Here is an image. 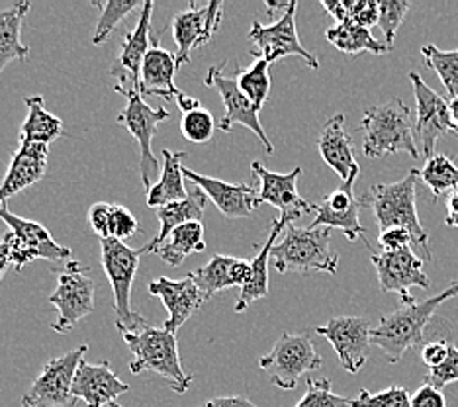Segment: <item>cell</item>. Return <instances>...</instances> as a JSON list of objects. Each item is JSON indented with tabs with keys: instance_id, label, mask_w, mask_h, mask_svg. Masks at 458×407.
<instances>
[{
	"instance_id": "6da1fadb",
	"label": "cell",
	"mask_w": 458,
	"mask_h": 407,
	"mask_svg": "<svg viewBox=\"0 0 458 407\" xmlns=\"http://www.w3.org/2000/svg\"><path fill=\"white\" fill-rule=\"evenodd\" d=\"M458 296V282L451 284L441 294L427 298L423 301H415L411 306H403L388 316L380 318L378 326L372 327L370 341L374 347H378L388 362H400L402 357L410 349L423 347L425 344V329L433 319L435 311L445 301Z\"/></svg>"
},
{
	"instance_id": "f35d334b",
	"label": "cell",
	"mask_w": 458,
	"mask_h": 407,
	"mask_svg": "<svg viewBox=\"0 0 458 407\" xmlns=\"http://www.w3.org/2000/svg\"><path fill=\"white\" fill-rule=\"evenodd\" d=\"M216 131V120L210 114V110L198 108L192 112L182 114L181 118V133L184 140L192 143H206L214 138Z\"/></svg>"
},
{
	"instance_id": "d6a6232c",
	"label": "cell",
	"mask_w": 458,
	"mask_h": 407,
	"mask_svg": "<svg viewBox=\"0 0 458 407\" xmlns=\"http://www.w3.org/2000/svg\"><path fill=\"white\" fill-rule=\"evenodd\" d=\"M326 39L333 47H337L347 55H359L362 51H369V54H374V55H384L390 51L386 44H382V41H378L370 34L369 28H362L352 22L331 26L326 31Z\"/></svg>"
},
{
	"instance_id": "d4e9b609",
	"label": "cell",
	"mask_w": 458,
	"mask_h": 407,
	"mask_svg": "<svg viewBox=\"0 0 458 407\" xmlns=\"http://www.w3.org/2000/svg\"><path fill=\"white\" fill-rule=\"evenodd\" d=\"M318 149L321 159L339 174L341 182L359 179L360 166L355 161V151H352V141L345 131V116L343 114H335L324 123L318 138Z\"/></svg>"
},
{
	"instance_id": "e575fe53",
	"label": "cell",
	"mask_w": 458,
	"mask_h": 407,
	"mask_svg": "<svg viewBox=\"0 0 458 407\" xmlns=\"http://www.w3.org/2000/svg\"><path fill=\"white\" fill-rule=\"evenodd\" d=\"M420 176L427 188L433 192L435 200H439L445 194H453L458 191V166L453 163L449 155L435 153L431 159H427Z\"/></svg>"
},
{
	"instance_id": "8992f818",
	"label": "cell",
	"mask_w": 458,
	"mask_h": 407,
	"mask_svg": "<svg viewBox=\"0 0 458 407\" xmlns=\"http://www.w3.org/2000/svg\"><path fill=\"white\" fill-rule=\"evenodd\" d=\"M100 249L104 273L114 292V311L118 316L116 327L120 331H140L148 326V321L131 309V286L138 273L141 250L131 249L118 239H100Z\"/></svg>"
},
{
	"instance_id": "4fadbf2b",
	"label": "cell",
	"mask_w": 458,
	"mask_h": 407,
	"mask_svg": "<svg viewBox=\"0 0 458 407\" xmlns=\"http://www.w3.org/2000/svg\"><path fill=\"white\" fill-rule=\"evenodd\" d=\"M225 63L227 61H222L220 65H214L208 69V75L204 79L206 87H212L217 90V94H220L224 108H225L224 118L220 120V125H217V128L229 133L233 130V125H243V128L251 130L257 135L259 141L265 145L267 153H273L275 148H273V143H270L268 135L263 130L261 120H259V110L253 106L251 100H249L245 94L239 90L235 77L224 75Z\"/></svg>"
},
{
	"instance_id": "52a82bcc",
	"label": "cell",
	"mask_w": 458,
	"mask_h": 407,
	"mask_svg": "<svg viewBox=\"0 0 458 407\" xmlns=\"http://www.w3.org/2000/svg\"><path fill=\"white\" fill-rule=\"evenodd\" d=\"M114 90L120 92L122 97H126L128 100L126 108L120 112L118 123L123 125V128L133 135V140L140 145V157H141L140 176H141L143 186L149 191V188L155 184L153 182L155 176L161 174L163 171L159 159L153 155V149H151L153 138L155 133H157L159 123L171 118V112L165 108L149 106V104L143 100V94L133 87L116 85Z\"/></svg>"
},
{
	"instance_id": "cb8c5ba5",
	"label": "cell",
	"mask_w": 458,
	"mask_h": 407,
	"mask_svg": "<svg viewBox=\"0 0 458 407\" xmlns=\"http://www.w3.org/2000/svg\"><path fill=\"white\" fill-rule=\"evenodd\" d=\"M47 157V145H18L16 153L10 159L6 174L0 181V208L6 206L8 198L44 179Z\"/></svg>"
},
{
	"instance_id": "f1b7e54d",
	"label": "cell",
	"mask_w": 458,
	"mask_h": 407,
	"mask_svg": "<svg viewBox=\"0 0 458 407\" xmlns=\"http://www.w3.org/2000/svg\"><path fill=\"white\" fill-rule=\"evenodd\" d=\"M288 225L283 219H275L273 225H270V233L267 243L259 249L257 257L251 260V268H249V280L247 284L242 288V294L235 304V311L242 313L257 300H263L268 296V267H270V253H273L275 245L278 243V237L284 233Z\"/></svg>"
},
{
	"instance_id": "60d3db41",
	"label": "cell",
	"mask_w": 458,
	"mask_h": 407,
	"mask_svg": "<svg viewBox=\"0 0 458 407\" xmlns=\"http://www.w3.org/2000/svg\"><path fill=\"white\" fill-rule=\"evenodd\" d=\"M352 407H411V395L403 386H390L386 390L372 394L360 390L355 400H351Z\"/></svg>"
},
{
	"instance_id": "db71d44e",
	"label": "cell",
	"mask_w": 458,
	"mask_h": 407,
	"mask_svg": "<svg viewBox=\"0 0 458 407\" xmlns=\"http://www.w3.org/2000/svg\"><path fill=\"white\" fill-rule=\"evenodd\" d=\"M174 100H176V104H179V108H181V112H182V114H186V112H192V110H198V108H202L200 100H198L196 97H191V94H184V92H181L179 97H176Z\"/></svg>"
},
{
	"instance_id": "9a60e30c",
	"label": "cell",
	"mask_w": 458,
	"mask_h": 407,
	"mask_svg": "<svg viewBox=\"0 0 458 407\" xmlns=\"http://www.w3.org/2000/svg\"><path fill=\"white\" fill-rule=\"evenodd\" d=\"M370 260L378 275V284L382 292H395L403 306L415 304L410 294L413 286L429 290L431 278L423 273V260L413 253L411 247L398 250V253H372Z\"/></svg>"
},
{
	"instance_id": "f546056e",
	"label": "cell",
	"mask_w": 458,
	"mask_h": 407,
	"mask_svg": "<svg viewBox=\"0 0 458 407\" xmlns=\"http://www.w3.org/2000/svg\"><path fill=\"white\" fill-rule=\"evenodd\" d=\"M30 8L32 4L28 0H20L13 6L0 8V72L4 71L8 63L26 61L30 55V47L20 39V31H22Z\"/></svg>"
},
{
	"instance_id": "4dcf8cb0",
	"label": "cell",
	"mask_w": 458,
	"mask_h": 407,
	"mask_svg": "<svg viewBox=\"0 0 458 407\" xmlns=\"http://www.w3.org/2000/svg\"><path fill=\"white\" fill-rule=\"evenodd\" d=\"M24 102L28 106V116L22 128H20L18 145H47L49 148V143L55 141L64 133V122L46 110L41 94L26 97Z\"/></svg>"
},
{
	"instance_id": "f5cc1de1",
	"label": "cell",
	"mask_w": 458,
	"mask_h": 407,
	"mask_svg": "<svg viewBox=\"0 0 458 407\" xmlns=\"http://www.w3.org/2000/svg\"><path fill=\"white\" fill-rule=\"evenodd\" d=\"M445 224L449 227H456L458 229V191L453 192L446 200V219Z\"/></svg>"
},
{
	"instance_id": "b9f144b4",
	"label": "cell",
	"mask_w": 458,
	"mask_h": 407,
	"mask_svg": "<svg viewBox=\"0 0 458 407\" xmlns=\"http://www.w3.org/2000/svg\"><path fill=\"white\" fill-rule=\"evenodd\" d=\"M294 407H352V405H351V400L333 394L331 380L308 378L304 398H301Z\"/></svg>"
},
{
	"instance_id": "ffe728a7",
	"label": "cell",
	"mask_w": 458,
	"mask_h": 407,
	"mask_svg": "<svg viewBox=\"0 0 458 407\" xmlns=\"http://www.w3.org/2000/svg\"><path fill=\"white\" fill-rule=\"evenodd\" d=\"M355 182L357 179L341 182L339 188L316 204V219L310 224V227L341 229L349 242H357L359 237L367 235V229L359 222L362 204L355 196V191H352Z\"/></svg>"
},
{
	"instance_id": "d6986e66",
	"label": "cell",
	"mask_w": 458,
	"mask_h": 407,
	"mask_svg": "<svg viewBox=\"0 0 458 407\" xmlns=\"http://www.w3.org/2000/svg\"><path fill=\"white\" fill-rule=\"evenodd\" d=\"M184 179L191 181L196 188L210 198L214 206L229 219H239L251 216L259 206H261V196H259V188L251 184H232L220 179H212V176H204L200 173H194L192 169L182 166Z\"/></svg>"
},
{
	"instance_id": "484cf974",
	"label": "cell",
	"mask_w": 458,
	"mask_h": 407,
	"mask_svg": "<svg viewBox=\"0 0 458 407\" xmlns=\"http://www.w3.org/2000/svg\"><path fill=\"white\" fill-rule=\"evenodd\" d=\"M249 268H251V260L247 259L214 255L204 267L191 273V276L206 301L227 288H243L249 280Z\"/></svg>"
},
{
	"instance_id": "603a6c76",
	"label": "cell",
	"mask_w": 458,
	"mask_h": 407,
	"mask_svg": "<svg viewBox=\"0 0 458 407\" xmlns=\"http://www.w3.org/2000/svg\"><path fill=\"white\" fill-rule=\"evenodd\" d=\"M130 386L118 378L110 362L89 364L82 360L72 382V398L82 400L89 407H106L116 403V398L126 394Z\"/></svg>"
},
{
	"instance_id": "ab89813d",
	"label": "cell",
	"mask_w": 458,
	"mask_h": 407,
	"mask_svg": "<svg viewBox=\"0 0 458 407\" xmlns=\"http://www.w3.org/2000/svg\"><path fill=\"white\" fill-rule=\"evenodd\" d=\"M410 8H411V3H408V0H382V3H378V10H380L378 26L384 34V44H386L390 49L394 46L395 34H398L405 14L410 13Z\"/></svg>"
},
{
	"instance_id": "d590c367",
	"label": "cell",
	"mask_w": 458,
	"mask_h": 407,
	"mask_svg": "<svg viewBox=\"0 0 458 407\" xmlns=\"http://www.w3.org/2000/svg\"><path fill=\"white\" fill-rule=\"evenodd\" d=\"M268 69H270V63H267L265 59H255L251 67L247 69L237 67V72H235V82L239 90L251 100V104L259 112H261V108L265 106V102L268 100V94H270Z\"/></svg>"
},
{
	"instance_id": "7bdbcfd3",
	"label": "cell",
	"mask_w": 458,
	"mask_h": 407,
	"mask_svg": "<svg viewBox=\"0 0 458 407\" xmlns=\"http://www.w3.org/2000/svg\"><path fill=\"white\" fill-rule=\"evenodd\" d=\"M453 382H458V349L454 344L449 347V357L445 359L441 367L429 369V372L425 376V384H431L437 390H443L445 386H449Z\"/></svg>"
},
{
	"instance_id": "3957f363",
	"label": "cell",
	"mask_w": 458,
	"mask_h": 407,
	"mask_svg": "<svg viewBox=\"0 0 458 407\" xmlns=\"http://www.w3.org/2000/svg\"><path fill=\"white\" fill-rule=\"evenodd\" d=\"M413 128L411 110L402 98L395 97L378 106H370L360 122L362 153L370 159L395 153H408L411 159H420Z\"/></svg>"
},
{
	"instance_id": "7c38bea8",
	"label": "cell",
	"mask_w": 458,
	"mask_h": 407,
	"mask_svg": "<svg viewBox=\"0 0 458 407\" xmlns=\"http://www.w3.org/2000/svg\"><path fill=\"white\" fill-rule=\"evenodd\" d=\"M296 10L298 3L296 0H290L288 8L276 22L265 26L259 22V20H253L251 30H249V39H251L257 47L251 51V55L255 59H265L273 65L278 59L294 55L304 59L310 69H319L318 57L311 55L300 41L296 30Z\"/></svg>"
},
{
	"instance_id": "f6af8a7d",
	"label": "cell",
	"mask_w": 458,
	"mask_h": 407,
	"mask_svg": "<svg viewBox=\"0 0 458 407\" xmlns=\"http://www.w3.org/2000/svg\"><path fill=\"white\" fill-rule=\"evenodd\" d=\"M378 3H374V0H352L349 3V22L352 24L370 30L374 24H378Z\"/></svg>"
},
{
	"instance_id": "9f6ffc18",
	"label": "cell",
	"mask_w": 458,
	"mask_h": 407,
	"mask_svg": "<svg viewBox=\"0 0 458 407\" xmlns=\"http://www.w3.org/2000/svg\"><path fill=\"white\" fill-rule=\"evenodd\" d=\"M451 108V120H453V133L458 135V97L449 102Z\"/></svg>"
},
{
	"instance_id": "6f0895ef",
	"label": "cell",
	"mask_w": 458,
	"mask_h": 407,
	"mask_svg": "<svg viewBox=\"0 0 458 407\" xmlns=\"http://www.w3.org/2000/svg\"><path fill=\"white\" fill-rule=\"evenodd\" d=\"M110 407H122V405H118V403H112Z\"/></svg>"
},
{
	"instance_id": "c3c4849f",
	"label": "cell",
	"mask_w": 458,
	"mask_h": 407,
	"mask_svg": "<svg viewBox=\"0 0 458 407\" xmlns=\"http://www.w3.org/2000/svg\"><path fill=\"white\" fill-rule=\"evenodd\" d=\"M411 407H446V398L441 390L423 382V386L411 394Z\"/></svg>"
},
{
	"instance_id": "74e56055",
	"label": "cell",
	"mask_w": 458,
	"mask_h": 407,
	"mask_svg": "<svg viewBox=\"0 0 458 407\" xmlns=\"http://www.w3.org/2000/svg\"><path fill=\"white\" fill-rule=\"evenodd\" d=\"M421 55L425 65L437 72V77L443 82L445 90L449 92L451 100L458 97V49L441 51L437 46L429 44L421 47Z\"/></svg>"
},
{
	"instance_id": "1f68e13d",
	"label": "cell",
	"mask_w": 458,
	"mask_h": 407,
	"mask_svg": "<svg viewBox=\"0 0 458 407\" xmlns=\"http://www.w3.org/2000/svg\"><path fill=\"white\" fill-rule=\"evenodd\" d=\"M163 171L159 182H155L148 191V206L149 208H163L171 202L184 200L189 196V191L184 186V173H182V157L184 151H169L163 149Z\"/></svg>"
},
{
	"instance_id": "816d5d0a",
	"label": "cell",
	"mask_w": 458,
	"mask_h": 407,
	"mask_svg": "<svg viewBox=\"0 0 458 407\" xmlns=\"http://www.w3.org/2000/svg\"><path fill=\"white\" fill-rule=\"evenodd\" d=\"M321 6L327 10L329 16L337 20V24L349 22V3H343V0H333V3L331 0H324Z\"/></svg>"
},
{
	"instance_id": "8fae6325",
	"label": "cell",
	"mask_w": 458,
	"mask_h": 407,
	"mask_svg": "<svg viewBox=\"0 0 458 407\" xmlns=\"http://www.w3.org/2000/svg\"><path fill=\"white\" fill-rule=\"evenodd\" d=\"M0 219L10 227V232L4 233V242L10 245L13 267L18 273L36 259L57 263L61 259L71 257V249L55 243L47 227L32 222V219H24L13 214L8 210V206L0 208Z\"/></svg>"
},
{
	"instance_id": "2e32d148",
	"label": "cell",
	"mask_w": 458,
	"mask_h": 407,
	"mask_svg": "<svg viewBox=\"0 0 458 407\" xmlns=\"http://www.w3.org/2000/svg\"><path fill=\"white\" fill-rule=\"evenodd\" d=\"M253 176L259 181V196L263 204H270L280 210V219L286 225H293L296 219L310 212H316V204H310L298 192V181L301 176V166H296L294 171L280 174L267 169L259 161L251 163Z\"/></svg>"
},
{
	"instance_id": "836d02e7",
	"label": "cell",
	"mask_w": 458,
	"mask_h": 407,
	"mask_svg": "<svg viewBox=\"0 0 458 407\" xmlns=\"http://www.w3.org/2000/svg\"><path fill=\"white\" fill-rule=\"evenodd\" d=\"M206 249L204 239V224L202 222H189L174 229L169 239L155 250L166 265L181 267L182 260L192 253H202Z\"/></svg>"
},
{
	"instance_id": "277c9868",
	"label": "cell",
	"mask_w": 458,
	"mask_h": 407,
	"mask_svg": "<svg viewBox=\"0 0 458 407\" xmlns=\"http://www.w3.org/2000/svg\"><path fill=\"white\" fill-rule=\"evenodd\" d=\"M331 232L329 227H296L288 225L283 233V239L275 245L270 253V267L276 273H337L339 255L331 249Z\"/></svg>"
},
{
	"instance_id": "8d00e7d4",
	"label": "cell",
	"mask_w": 458,
	"mask_h": 407,
	"mask_svg": "<svg viewBox=\"0 0 458 407\" xmlns=\"http://www.w3.org/2000/svg\"><path fill=\"white\" fill-rule=\"evenodd\" d=\"M97 8H100V16L95 31H92V44L100 46L104 41H108V38L114 34V30L120 26V22L126 18L133 10H141V3L138 0H106V3H98L95 0Z\"/></svg>"
},
{
	"instance_id": "44dd1931",
	"label": "cell",
	"mask_w": 458,
	"mask_h": 407,
	"mask_svg": "<svg viewBox=\"0 0 458 407\" xmlns=\"http://www.w3.org/2000/svg\"><path fill=\"white\" fill-rule=\"evenodd\" d=\"M155 4L151 0L143 3L140 10V20L130 31H126L122 38L120 54L114 59L110 67V77L120 79V85L126 87V82L131 81L133 89L140 90V72L145 55L149 54L153 46L151 41V16H153Z\"/></svg>"
},
{
	"instance_id": "5b68a950",
	"label": "cell",
	"mask_w": 458,
	"mask_h": 407,
	"mask_svg": "<svg viewBox=\"0 0 458 407\" xmlns=\"http://www.w3.org/2000/svg\"><path fill=\"white\" fill-rule=\"evenodd\" d=\"M133 354L130 372H155L171 384L176 394L191 390L194 376L184 372L174 333L165 327L145 326L140 331H120Z\"/></svg>"
},
{
	"instance_id": "bcb514c9",
	"label": "cell",
	"mask_w": 458,
	"mask_h": 407,
	"mask_svg": "<svg viewBox=\"0 0 458 407\" xmlns=\"http://www.w3.org/2000/svg\"><path fill=\"white\" fill-rule=\"evenodd\" d=\"M413 243V235L403 227L384 229L378 235V245L384 253H398V250L410 249Z\"/></svg>"
},
{
	"instance_id": "9c48e42d",
	"label": "cell",
	"mask_w": 458,
	"mask_h": 407,
	"mask_svg": "<svg viewBox=\"0 0 458 407\" xmlns=\"http://www.w3.org/2000/svg\"><path fill=\"white\" fill-rule=\"evenodd\" d=\"M57 273V288L49 296V304L57 308V319L51 323L55 333H69L77 323L95 311V282L89 278V267L71 260Z\"/></svg>"
},
{
	"instance_id": "4316f807",
	"label": "cell",
	"mask_w": 458,
	"mask_h": 407,
	"mask_svg": "<svg viewBox=\"0 0 458 407\" xmlns=\"http://www.w3.org/2000/svg\"><path fill=\"white\" fill-rule=\"evenodd\" d=\"M179 71L176 54H171L153 41L149 54L145 55L140 72V92L143 97L176 98L181 90L174 85V75Z\"/></svg>"
},
{
	"instance_id": "681fc988",
	"label": "cell",
	"mask_w": 458,
	"mask_h": 407,
	"mask_svg": "<svg viewBox=\"0 0 458 407\" xmlns=\"http://www.w3.org/2000/svg\"><path fill=\"white\" fill-rule=\"evenodd\" d=\"M449 347H451V344L446 341L425 343L423 349H421V359L425 362V367H429V369L441 367L445 359L449 357Z\"/></svg>"
},
{
	"instance_id": "ac0fdd59",
	"label": "cell",
	"mask_w": 458,
	"mask_h": 407,
	"mask_svg": "<svg viewBox=\"0 0 458 407\" xmlns=\"http://www.w3.org/2000/svg\"><path fill=\"white\" fill-rule=\"evenodd\" d=\"M224 16L222 0H214L208 6L198 8L194 3L182 13L174 14L171 30L176 44V63L182 67L184 63H191V51L206 46L220 30Z\"/></svg>"
},
{
	"instance_id": "5bb4252c",
	"label": "cell",
	"mask_w": 458,
	"mask_h": 407,
	"mask_svg": "<svg viewBox=\"0 0 458 407\" xmlns=\"http://www.w3.org/2000/svg\"><path fill=\"white\" fill-rule=\"evenodd\" d=\"M410 81L415 94V141L423 145V153L427 159L435 155L437 141L443 135L453 133V120H451V108L449 100H445L441 94H437L427 82L421 79L420 72L411 71Z\"/></svg>"
},
{
	"instance_id": "7402d4cb",
	"label": "cell",
	"mask_w": 458,
	"mask_h": 407,
	"mask_svg": "<svg viewBox=\"0 0 458 407\" xmlns=\"http://www.w3.org/2000/svg\"><path fill=\"white\" fill-rule=\"evenodd\" d=\"M149 294L157 296L166 308L169 318H166L163 327L171 333H176V329L182 327L192 318V313H196L204 304V298L191 273L181 280L161 276L149 282Z\"/></svg>"
},
{
	"instance_id": "f907efd6",
	"label": "cell",
	"mask_w": 458,
	"mask_h": 407,
	"mask_svg": "<svg viewBox=\"0 0 458 407\" xmlns=\"http://www.w3.org/2000/svg\"><path fill=\"white\" fill-rule=\"evenodd\" d=\"M198 407H259L251 400H247L245 395H220Z\"/></svg>"
},
{
	"instance_id": "83f0119b",
	"label": "cell",
	"mask_w": 458,
	"mask_h": 407,
	"mask_svg": "<svg viewBox=\"0 0 458 407\" xmlns=\"http://www.w3.org/2000/svg\"><path fill=\"white\" fill-rule=\"evenodd\" d=\"M206 194L200 191V188H192L189 191V196L184 198V200L179 202H171L163 208H157V217H159V224H161V232L157 237H153L151 242L145 245L141 250L143 253H155L169 235L174 232L176 227L182 225V224H189V222H202V216H204V208H206Z\"/></svg>"
},
{
	"instance_id": "7dc6e473",
	"label": "cell",
	"mask_w": 458,
	"mask_h": 407,
	"mask_svg": "<svg viewBox=\"0 0 458 407\" xmlns=\"http://www.w3.org/2000/svg\"><path fill=\"white\" fill-rule=\"evenodd\" d=\"M112 208H114V204L97 202V204H92L89 210V224L92 229H95V233L100 239H110Z\"/></svg>"
},
{
	"instance_id": "e0dca14e",
	"label": "cell",
	"mask_w": 458,
	"mask_h": 407,
	"mask_svg": "<svg viewBox=\"0 0 458 407\" xmlns=\"http://www.w3.org/2000/svg\"><path fill=\"white\" fill-rule=\"evenodd\" d=\"M316 333L331 343L341 367L349 374H357L367 364L372 347V327L369 319L359 316H339L329 319L327 326L316 327Z\"/></svg>"
},
{
	"instance_id": "30bf717a",
	"label": "cell",
	"mask_w": 458,
	"mask_h": 407,
	"mask_svg": "<svg viewBox=\"0 0 458 407\" xmlns=\"http://www.w3.org/2000/svg\"><path fill=\"white\" fill-rule=\"evenodd\" d=\"M89 347H81L69 351L59 359H51L41 369L38 378L22 395V407H72V382L79 370V364L85 360Z\"/></svg>"
},
{
	"instance_id": "ee69618b",
	"label": "cell",
	"mask_w": 458,
	"mask_h": 407,
	"mask_svg": "<svg viewBox=\"0 0 458 407\" xmlns=\"http://www.w3.org/2000/svg\"><path fill=\"white\" fill-rule=\"evenodd\" d=\"M140 229V222L128 208L120 204H114L112 208V227H110V239H118V242H126V239L133 237L135 232Z\"/></svg>"
},
{
	"instance_id": "ba28073f",
	"label": "cell",
	"mask_w": 458,
	"mask_h": 407,
	"mask_svg": "<svg viewBox=\"0 0 458 407\" xmlns=\"http://www.w3.org/2000/svg\"><path fill=\"white\" fill-rule=\"evenodd\" d=\"M319 352L308 331L283 333L273 351L259 359V367L268 376L270 384L280 390H294L300 376L321 369Z\"/></svg>"
},
{
	"instance_id": "11a10c76",
	"label": "cell",
	"mask_w": 458,
	"mask_h": 407,
	"mask_svg": "<svg viewBox=\"0 0 458 407\" xmlns=\"http://www.w3.org/2000/svg\"><path fill=\"white\" fill-rule=\"evenodd\" d=\"M10 267H13V255H10V245L3 239L0 242V278L4 276Z\"/></svg>"
},
{
	"instance_id": "7a4b0ae2",
	"label": "cell",
	"mask_w": 458,
	"mask_h": 407,
	"mask_svg": "<svg viewBox=\"0 0 458 407\" xmlns=\"http://www.w3.org/2000/svg\"><path fill=\"white\" fill-rule=\"evenodd\" d=\"M418 181L420 171H410L405 179L390 184H372L367 194H362L359 200L362 208H370L377 217V225L380 232L390 227H403L413 235V243L418 245L427 260H431L429 249V233L421 225L418 216Z\"/></svg>"
}]
</instances>
